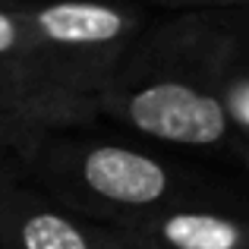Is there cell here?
Segmentation results:
<instances>
[{
  "instance_id": "6da1fadb",
  "label": "cell",
  "mask_w": 249,
  "mask_h": 249,
  "mask_svg": "<svg viewBox=\"0 0 249 249\" xmlns=\"http://www.w3.org/2000/svg\"><path fill=\"white\" fill-rule=\"evenodd\" d=\"M98 114L158 148L233 158L224 104V13L180 10L145 25Z\"/></svg>"
},
{
  "instance_id": "7a4b0ae2",
  "label": "cell",
  "mask_w": 249,
  "mask_h": 249,
  "mask_svg": "<svg viewBox=\"0 0 249 249\" xmlns=\"http://www.w3.org/2000/svg\"><path fill=\"white\" fill-rule=\"evenodd\" d=\"M29 183L67 212L107 227H129L183 202L224 196L158 145L101 136L95 123L54 129L32 161Z\"/></svg>"
},
{
  "instance_id": "3957f363",
  "label": "cell",
  "mask_w": 249,
  "mask_h": 249,
  "mask_svg": "<svg viewBox=\"0 0 249 249\" xmlns=\"http://www.w3.org/2000/svg\"><path fill=\"white\" fill-rule=\"evenodd\" d=\"M38 76L70 126L98 120L107 82L152 22L142 0H29Z\"/></svg>"
},
{
  "instance_id": "277c9868",
  "label": "cell",
  "mask_w": 249,
  "mask_h": 249,
  "mask_svg": "<svg viewBox=\"0 0 249 249\" xmlns=\"http://www.w3.org/2000/svg\"><path fill=\"white\" fill-rule=\"evenodd\" d=\"M0 249H136L117 227L67 212L32 183L0 193Z\"/></svg>"
},
{
  "instance_id": "5b68a950",
  "label": "cell",
  "mask_w": 249,
  "mask_h": 249,
  "mask_svg": "<svg viewBox=\"0 0 249 249\" xmlns=\"http://www.w3.org/2000/svg\"><path fill=\"white\" fill-rule=\"evenodd\" d=\"M117 231L136 249H249V212L224 196H212Z\"/></svg>"
},
{
  "instance_id": "8992f818",
  "label": "cell",
  "mask_w": 249,
  "mask_h": 249,
  "mask_svg": "<svg viewBox=\"0 0 249 249\" xmlns=\"http://www.w3.org/2000/svg\"><path fill=\"white\" fill-rule=\"evenodd\" d=\"M25 3L29 0H0V110L51 129H73L38 76Z\"/></svg>"
},
{
  "instance_id": "52a82bcc",
  "label": "cell",
  "mask_w": 249,
  "mask_h": 249,
  "mask_svg": "<svg viewBox=\"0 0 249 249\" xmlns=\"http://www.w3.org/2000/svg\"><path fill=\"white\" fill-rule=\"evenodd\" d=\"M224 104L233 129V161L249 177V10L224 13Z\"/></svg>"
},
{
  "instance_id": "ba28073f",
  "label": "cell",
  "mask_w": 249,
  "mask_h": 249,
  "mask_svg": "<svg viewBox=\"0 0 249 249\" xmlns=\"http://www.w3.org/2000/svg\"><path fill=\"white\" fill-rule=\"evenodd\" d=\"M51 133V126L0 110V193L16 183H29L32 161Z\"/></svg>"
},
{
  "instance_id": "9c48e42d",
  "label": "cell",
  "mask_w": 249,
  "mask_h": 249,
  "mask_svg": "<svg viewBox=\"0 0 249 249\" xmlns=\"http://www.w3.org/2000/svg\"><path fill=\"white\" fill-rule=\"evenodd\" d=\"M145 6H161L167 13L180 10H214V13H231V10H249V0H142Z\"/></svg>"
}]
</instances>
